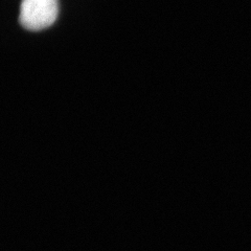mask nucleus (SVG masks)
<instances>
[{"mask_svg": "<svg viewBox=\"0 0 251 251\" xmlns=\"http://www.w3.org/2000/svg\"><path fill=\"white\" fill-rule=\"evenodd\" d=\"M58 13V0H22L19 20L28 30H41L56 21Z\"/></svg>", "mask_w": 251, "mask_h": 251, "instance_id": "nucleus-1", "label": "nucleus"}]
</instances>
